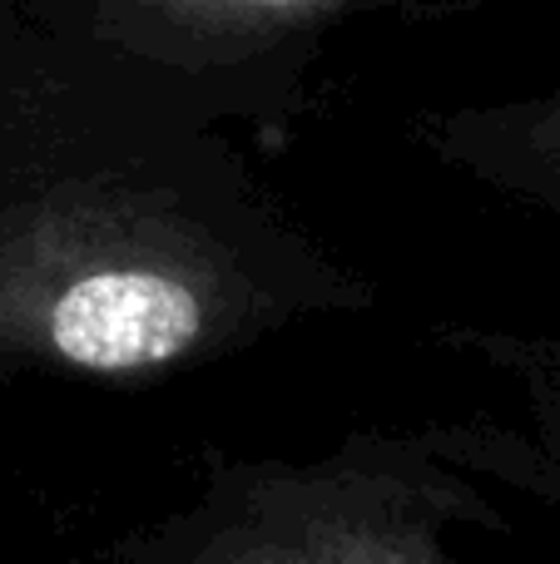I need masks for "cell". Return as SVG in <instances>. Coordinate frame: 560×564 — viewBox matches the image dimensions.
<instances>
[{"label": "cell", "mask_w": 560, "mask_h": 564, "mask_svg": "<svg viewBox=\"0 0 560 564\" xmlns=\"http://www.w3.org/2000/svg\"><path fill=\"white\" fill-rule=\"evenodd\" d=\"M254 282L198 224L115 184H60L0 218V351L149 377L228 341Z\"/></svg>", "instance_id": "1"}, {"label": "cell", "mask_w": 560, "mask_h": 564, "mask_svg": "<svg viewBox=\"0 0 560 564\" xmlns=\"http://www.w3.org/2000/svg\"><path fill=\"white\" fill-rule=\"evenodd\" d=\"M472 516L476 496L407 466L248 470L139 564H456L446 530Z\"/></svg>", "instance_id": "2"}, {"label": "cell", "mask_w": 560, "mask_h": 564, "mask_svg": "<svg viewBox=\"0 0 560 564\" xmlns=\"http://www.w3.org/2000/svg\"><path fill=\"white\" fill-rule=\"evenodd\" d=\"M125 20L159 30V35L189 40V45H263L288 30L317 25L357 0H109Z\"/></svg>", "instance_id": "3"}, {"label": "cell", "mask_w": 560, "mask_h": 564, "mask_svg": "<svg viewBox=\"0 0 560 564\" xmlns=\"http://www.w3.org/2000/svg\"><path fill=\"white\" fill-rule=\"evenodd\" d=\"M541 149L551 159H560V99H556L551 115H546V124H541Z\"/></svg>", "instance_id": "4"}]
</instances>
